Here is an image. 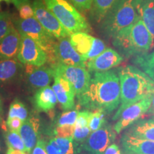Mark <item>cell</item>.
<instances>
[{"label": "cell", "instance_id": "obj_1", "mask_svg": "<svg viewBox=\"0 0 154 154\" xmlns=\"http://www.w3.org/2000/svg\"><path fill=\"white\" fill-rule=\"evenodd\" d=\"M77 99L79 104L87 110L112 113L121 103L119 76L114 71L95 72L87 90Z\"/></svg>", "mask_w": 154, "mask_h": 154}, {"label": "cell", "instance_id": "obj_2", "mask_svg": "<svg viewBox=\"0 0 154 154\" xmlns=\"http://www.w3.org/2000/svg\"><path fill=\"white\" fill-rule=\"evenodd\" d=\"M121 85V105L113 117L117 120L126 108L154 94V81L140 69L132 65L118 71Z\"/></svg>", "mask_w": 154, "mask_h": 154}, {"label": "cell", "instance_id": "obj_3", "mask_svg": "<svg viewBox=\"0 0 154 154\" xmlns=\"http://www.w3.org/2000/svg\"><path fill=\"white\" fill-rule=\"evenodd\" d=\"M112 38L114 47L127 58L144 54L153 47V37L139 16Z\"/></svg>", "mask_w": 154, "mask_h": 154}, {"label": "cell", "instance_id": "obj_4", "mask_svg": "<svg viewBox=\"0 0 154 154\" xmlns=\"http://www.w3.org/2000/svg\"><path fill=\"white\" fill-rule=\"evenodd\" d=\"M138 17L136 0H116L99 23L100 29L106 37L113 38Z\"/></svg>", "mask_w": 154, "mask_h": 154}, {"label": "cell", "instance_id": "obj_5", "mask_svg": "<svg viewBox=\"0 0 154 154\" xmlns=\"http://www.w3.org/2000/svg\"><path fill=\"white\" fill-rule=\"evenodd\" d=\"M61 25L71 34L76 32H91V29L85 17L68 0H43Z\"/></svg>", "mask_w": 154, "mask_h": 154}, {"label": "cell", "instance_id": "obj_6", "mask_svg": "<svg viewBox=\"0 0 154 154\" xmlns=\"http://www.w3.org/2000/svg\"><path fill=\"white\" fill-rule=\"evenodd\" d=\"M14 23L19 33L29 36L47 54L49 57L48 61L52 64L54 63V46L56 43L54 36L48 32L34 17L26 19H17Z\"/></svg>", "mask_w": 154, "mask_h": 154}, {"label": "cell", "instance_id": "obj_7", "mask_svg": "<svg viewBox=\"0 0 154 154\" xmlns=\"http://www.w3.org/2000/svg\"><path fill=\"white\" fill-rule=\"evenodd\" d=\"M51 67L54 71V74L60 75L72 84L77 97L87 90L91 77L86 68L59 63L51 65Z\"/></svg>", "mask_w": 154, "mask_h": 154}, {"label": "cell", "instance_id": "obj_8", "mask_svg": "<svg viewBox=\"0 0 154 154\" xmlns=\"http://www.w3.org/2000/svg\"><path fill=\"white\" fill-rule=\"evenodd\" d=\"M32 7L34 17L51 35L57 39L70 37L71 34L67 32L57 17L47 9L43 0H34Z\"/></svg>", "mask_w": 154, "mask_h": 154}, {"label": "cell", "instance_id": "obj_9", "mask_svg": "<svg viewBox=\"0 0 154 154\" xmlns=\"http://www.w3.org/2000/svg\"><path fill=\"white\" fill-rule=\"evenodd\" d=\"M20 34L21 43L17 60L25 65H32L36 67L44 66L49 59L47 54L29 36Z\"/></svg>", "mask_w": 154, "mask_h": 154}, {"label": "cell", "instance_id": "obj_10", "mask_svg": "<svg viewBox=\"0 0 154 154\" xmlns=\"http://www.w3.org/2000/svg\"><path fill=\"white\" fill-rule=\"evenodd\" d=\"M116 131L111 125L103 126L88 135L82 143V149L89 154H103L116 139Z\"/></svg>", "mask_w": 154, "mask_h": 154}, {"label": "cell", "instance_id": "obj_11", "mask_svg": "<svg viewBox=\"0 0 154 154\" xmlns=\"http://www.w3.org/2000/svg\"><path fill=\"white\" fill-rule=\"evenodd\" d=\"M80 66L86 68V61L75 50L69 37L58 39L54 46V64Z\"/></svg>", "mask_w": 154, "mask_h": 154}, {"label": "cell", "instance_id": "obj_12", "mask_svg": "<svg viewBox=\"0 0 154 154\" xmlns=\"http://www.w3.org/2000/svg\"><path fill=\"white\" fill-rule=\"evenodd\" d=\"M152 97L153 96L146 97L126 108L121 113L118 119V121L114 125L113 128L116 133L120 134L125 128L134 124L145 113H147L151 106Z\"/></svg>", "mask_w": 154, "mask_h": 154}, {"label": "cell", "instance_id": "obj_13", "mask_svg": "<svg viewBox=\"0 0 154 154\" xmlns=\"http://www.w3.org/2000/svg\"><path fill=\"white\" fill-rule=\"evenodd\" d=\"M124 57L116 50L106 48L97 57L86 61V68L91 72H103L120 65Z\"/></svg>", "mask_w": 154, "mask_h": 154}, {"label": "cell", "instance_id": "obj_14", "mask_svg": "<svg viewBox=\"0 0 154 154\" xmlns=\"http://www.w3.org/2000/svg\"><path fill=\"white\" fill-rule=\"evenodd\" d=\"M52 88L57 100L63 110H72L74 107V97L76 96L74 87L70 82L60 75L54 74Z\"/></svg>", "mask_w": 154, "mask_h": 154}, {"label": "cell", "instance_id": "obj_15", "mask_svg": "<svg viewBox=\"0 0 154 154\" xmlns=\"http://www.w3.org/2000/svg\"><path fill=\"white\" fill-rule=\"evenodd\" d=\"M122 149L126 154H154V141L125 133L121 138Z\"/></svg>", "mask_w": 154, "mask_h": 154}, {"label": "cell", "instance_id": "obj_16", "mask_svg": "<svg viewBox=\"0 0 154 154\" xmlns=\"http://www.w3.org/2000/svg\"><path fill=\"white\" fill-rule=\"evenodd\" d=\"M39 126V119L32 116L24 121L19 131V134L24 141L26 153L28 154L31 153L37 143Z\"/></svg>", "mask_w": 154, "mask_h": 154}, {"label": "cell", "instance_id": "obj_17", "mask_svg": "<svg viewBox=\"0 0 154 154\" xmlns=\"http://www.w3.org/2000/svg\"><path fill=\"white\" fill-rule=\"evenodd\" d=\"M28 82L32 87L41 88L49 86L54 76L52 67H36L32 65H26Z\"/></svg>", "mask_w": 154, "mask_h": 154}, {"label": "cell", "instance_id": "obj_18", "mask_svg": "<svg viewBox=\"0 0 154 154\" xmlns=\"http://www.w3.org/2000/svg\"><path fill=\"white\" fill-rule=\"evenodd\" d=\"M21 43V34L13 27L10 32L0 41V60L14 59L19 53Z\"/></svg>", "mask_w": 154, "mask_h": 154}, {"label": "cell", "instance_id": "obj_19", "mask_svg": "<svg viewBox=\"0 0 154 154\" xmlns=\"http://www.w3.org/2000/svg\"><path fill=\"white\" fill-rule=\"evenodd\" d=\"M57 101V96L52 87L49 86L39 88L34 96V106L41 112L48 113L53 110Z\"/></svg>", "mask_w": 154, "mask_h": 154}, {"label": "cell", "instance_id": "obj_20", "mask_svg": "<svg viewBox=\"0 0 154 154\" xmlns=\"http://www.w3.org/2000/svg\"><path fill=\"white\" fill-rule=\"evenodd\" d=\"M136 7L138 16L153 37L154 47V0H136Z\"/></svg>", "mask_w": 154, "mask_h": 154}, {"label": "cell", "instance_id": "obj_21", "mask_svg": "<svg viewBox=\"0 0 154 154\" xmlns=\"http://www.w3.org/2000/svg\"><path fill=\"white\" fill-rule=\"evenodd\" d=\"M126 133L136 137L154 141V119L137 121Z\"/></svg>", "mask_w": 154, "mask_h": 154}, {"label": "cell", "instance_id": "obj_22", "mask_svg": "<svg viewBox=\"0 0 154 154\" xmlns=\"http://www.w3.org/2000/svg\"><path fill=\"white\" fill-rule=\"evenodd\" d=\"M69 39L75 50L82 55V57H84L91 50L94 37L86 32H79L71 34Z\"/></svg>", "mask_w": 154, "mask_h": 154}, {"label": "cell", "instance_id": "obj_23", "mask_svg": "<svg viewBox=\"0 0 154 154\" xmlns=\"http://www.w3.org/2000/svg\"><path fill=\"white\" fill-rule=\"evenodd\" d=\"M22 69V63L14 59L0 60V82L7 83L16 78Z\"/></svg>", "mask_w": 154, "mask_h": 154}, {"label": "cell", "instance_id": "obj_24", "mask_svg": "<svg viewBox=\"0 0 154 154\" xmlns=\"http://www.w3.org/2000/svg\"><path fill=\"white\" fill-rule=\"evenodd\" d=\"M116 0H94L90 17L92 20L99 24Z\"/></svg>", "mask_w": 154, "mask_h": 154}, {"label": "cell", "instance_id": "obj_25", "mask_svg": "<svg viewBox=\"0 0 154 154\" xmlns=\"http://www.w3.org/2000/svg\"><path fill=\"white\" fill-rule=\"evenodd\" d=\"M133 63L154 81V51L134 57Z\"/></svg>", "mask_w": 154, "mask_h": 154}, {"label": "cell", "instance_id": "obj_26", "mask_svg": "<svg viewBox=\"0 0 154 154\" xmlns=\"http://www.w3.org/2000/svg\"><path fill=\"white\" fill-rule=\"evenodd\" d=\"M49 141L59 150L61 154H78L77 149L73 138L54 137Z\"/></svg>", "mask_w": 154, "mask_h": 154}, {"label": "cell", "instance_id": "obj_27", "mask_svg": "<svg viewBox=\"0 0 154 154\" xmlns=\"http://www.w3.org/2000/svg\"><path fill=\"white\" fill-rule=\"evenodd\" d=\"M5 138L6 143H7L8 148L19 150V151L26 152V153L24 143L19 132L9 130L5 133Z\"/></svg>", "mask_w": 154, "mask_h": 154}, {"label": "cell", "instance_id": "obj_28", "mask_svg": "<svg viewBox=\"0 0 154 154\" xmlns=\"http://www.w3.org/2000/svg\"><path fill=\"white\" fill-rule=\"evenodd\" d=\"M12 117H17L22 121H25L28 118V111L26 106L18 99H14L9 106L8 118Z\"/></svg>", "mask_w": 154, "mask_h": 154}, {"label": "cell", "instance_id": "obj_29", "mask_svg": "<svg viewBox=\"0 0 154 154\" xmlns=\"http://www.w3.org/2000/svg\"><path fill=\"white\" fill-rule=\"evenodd\" d=\"M14 26L8 12H0V41L7 36Z\"/></svg>", "mask_w": 154, "mask_h": 154}, {"label": "cell", "instance_id": "obj_30", "mask_svg": "<svg viewBox=\"0 0 154 154\" xmlns=\"http://www.w3.org/2000/svg\"><path fill=\"white\" fill-rule=\"evenodd\" d=\"M105 114L106 113L102 111H94V112H92L88 124L91 132L99 129L104 126L106 124Z\"/></svg>", "mask_w": 154, "mask_h": 154}, {"label": "cell", "instance_id": "obj_31", "mask_svg": "<svg viewBox=\"0 0 154 154\" xmlns=\"http://www.w3.org/2000/svg\"><path fill=\"white\" fill-rule=\"evenodd\" d=\"M106 49V45L102 40L99 39V38L94 37V43L92 45V47L91 50L89 51L87 54L84 56L83 59H84L86 61H87L89 59H93V58L97 57L98 55H99L100 54L103 52V51Z\"/></svg>", "mask_w": 154, "mask_h": 154}, {"label": "cell", "instance_id": "obj_32", "mask_svg": "<svg viewBox=\"0 0 154 154\" xmlns=\"http://www.w3.org/2000/svg\"><path fill=\"white\" fill-rule=\"evenodd\" d=\"M79 112L76 110H69L61 113L57 121V126L75 125Z\"/></svg>", "mask_w": 154, "mask_h": 154}, {"label": "cell", "instance_id": "obj_33", "mask_svg": "<svg viewBox=\"0 0 154 154\" xmlns=\"http://www.w3.org/2000/svg\"><path fill=\"white\" fill-rule=\"evenodd\" d=\"M75 125H64L56 126L54 133L56 137L73 138Z\"/></svg>", "mask_w": 154, "mask_h": 154}, {"label": "cell", "instance_id": "obj_34", "mask_svg": "<svg viewBox=\"0 0 154 154\" xmlns=\"http://www.w3.org/2000/svg\"><path fill=\"white\" fill-rule=\"evenodd\" d=\"M89 127H78L75 126L74 134H73V139L77 143H83L85 140L88 135L90 134Z\"/></svg>", "mask_w": 154, "mask_h": 154}, {"label": "cell", "instance_id": "obj_35", "mask_svg": "<svg viewBox=\"0 0 154 154\" xmlns=\"http://www.w3.org/2000/svg\"><path fill=\"white\" fill-rule=\"evenodd\" d=\"M80 12H87L91 9L94 0H68Z\"/></svg>", "mask_w": 154, "mask_h": 154}, {"label": "cell", "instance_id": "obj_36", "mask_svg": "<svg viewBox=\"0 0 154 154\" xmlns=\"http://www.w3.org/2000/svg\"><path fill=\"white\" fill-rule=\"evenodd\" d=\"M91 113L92 112L88 110L79 112L78 116H77L76 123H75V126L88 127Z\"/></svg>", "mask_w": 154, "mask_h": 154}, {"label": "cell", "instance_id": "obj_37", "mask_svg": "<svg viewBox=\"0 0 154 154\" xmlns=\"http://www.w3.org/2000/svg\"><path fill=\"white\" fill-rule=\"evenodd\" d=\"M18 9L19 11L20 19H26L34 17L33 7H32L29 2L23 4L22 5H21L19 7Z\"/></svg>", "mask_w": 154, "mask_h": 154}, {"label": "cell", "instance_id": "obj_38", "mask_svg": "<svg viewBox=\"0 0 154 154\" xmlns=\"http://www.w3.org/2000/svg\"><path fill=\"white\" fill-rule=\"evenodd\" d=\"M23 122H24V121H22V119H20L19 118H17V117L7 118V126L10 131L19 132Z\"/></svg>", "mask_w": 154, "mask_h": 154}, {"label": "cell", "instance_id": "obj_39", "mask_svg": "<svg viewBox=\"0 0 154 154\" xmlns=\"http://www.w3.org/2000/svg\"><path fill=\"white\" fill-rule=\"evenodd\" d=\"M32 154H47L45 148V141L44 140L38 139L36 146H34Z\"/></svg>", "mask_w": 154, "mask_h": 154}, {"label": "cell", "instance_id": "obj_40", "mask_svg": "<svg viewBox=\"0 0 154 154\" xmlns=\"http://www.w3.org/2000/svg\"><path fill=\"white\" fill-rule=\"evenodd\" d=\"M103 154H122L119 146L116 143H111L109 147L106 149Z\"/></svg>", "mask_w": 154, "mask_h": 154}, {"label": "cell", "instance_id": "obj_41", "mask_svg": "<svg viewBox=\"0 0 154 154\" xmlns=\"http://www.w3.org/2000/svg\"><path fill=\"white\" fill-rule=\"evenodd\" d=\"M45 148L47 154H61L60 151L49 141L45 142Z\"/></svg>", "mask_w": 154, "mask_h": 154}, {"label": "cell", "instance_id": "obj_42", "mask_svg": "<svg viewBox=\"0 0 154 154\" xmlns=\"http://www.w3.org/2000/svg\"><path fill=\"white\" fill-rule=\"evenodd\" d=\"M10 2L11 3L14 4V6L17 9H19V7H20L21 5H22L23 4L28 3L29 2V0H10Z\"/></svg>", "mask_w": 154, "mask_h": 154}, {"label": "cell", "instance_id": "obj_43", "mask_svg": "<svg viewBox=\"0 0 154 154\" xmlns=\"http://www.w3.org/2000/svg\"><path fill=\"white\" fill-rule=\"evenodd\" d=\"M7 154H28L26 152H23L19 150H15L11 148H8V150L7 151Z\"/></svg>", "mask_w": 154, "mask_h": 154}, {"label": "cell", "instance_id": "obj_44", "mask_svg": "<svg viewBox=\"0 0 154 154\" xmlns=\"http://www.w3.org/2000/svg\"><path fill=\"white\" fill-rule=\"evenodd\" d=\"M148 112L149 113H151L154 116V94L153 96V97H152V101H151V106H150L149 111H148Z\"/></svg>", "mask_w": 154, "mask_h": 154}, {"label": "cell", "instance_id": "obj_45", "mask_svg": "<svg viewBox=\"0 0 154 154\" xmlns=\"http://www.w3.org/2000/svg\"><path fill=\"white\" fill-rule=\"evenodd\" d=\"M2 111V99L0 98V113Z\"/></svg>", "mask_w": 154, "mask_h": 154}, {"label": "cell", "instance_id": "obj_46", "mask_svg": "<svg viewBox=\"0 0 154 154\" xmlns=\"http://www.w3.org/2000/svg\"><path fill=\"white\" fill-rule=\"evenodd\" d=\"M2 1L6 2H11L10 0H0V2H2Z\"/></svg>", "mask_w": 154, "mask_h": 154}, {"label": "cell", "instance_id": "obj_47", "mask_svg": "<svg viewBox=\"0 0 154 154\" xmlns=\"http://www.w3.org/2000/svg\"><path fill=\"white\" fill-rule=\"evenodd\" d=\"M0 151H1V144H0Z\"/></svg>", "mask_w": 154, "mask_h": 154}, {"label": "cell", "instance_id": "obj_48", "mask_svg": "<svg viewBox=\"0 0 154 154\" xmlns=\"http://www.w3.org/2000/svg\"><path fill=\"white\" fill-rule=\"evenodd\" d=\"M82 154H89V153H82Z\"/></svg>", "mask_w": 154, "mask_h": 154}]
</instances>
